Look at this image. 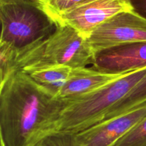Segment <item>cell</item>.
<instances>
[{
    "mask_svg": "<svg viewBox=\"0 0 146 146\" xmlns=\"http://www.w3.org/2000/svg\"><path fill=\"white\" fill-rule=\"evenodd\" d=\"M113 146H146V117Z\"/></svg>",
    "mask_w": 146,
    "mask_h": 146,
    "instance_id": "cell-13",
    "label": "cell"
},
{
    "mask_svg": "<svg viewBox=\"0 0 146 146\" xmlns=\"http://www.w3.org/2000/svg\"><path fill=\"white\" fill-rule=\"evenodd\" d=\"M94 56L105 50L146 41V18L134 11H123L97 27L88 37Z\"/></svg>",
    "mask_w": 146,
    "mask_h": 146,
    "instance_id": "cell-5",
    "label": "cell"
},
{
    "mask_svg": "<svg viewBox=\"0 0 146 146\" xmlns=\"http://www.w3.org/2000/svg\"><path fill=\"white\" fill-rule=\"evenodd\" d=\"M133 11L128 0H88L61 14L57 25H67L88 39L98 27L123 11Z\"/></svg>",
    "mask_w": 146,
    "mask_h": 146,
    "instance_id": "cell-6",
    "label": "cell"
},
{
    "mask_svg": "<svg viewBox=\"0 0 146 146\" xmlns=\"http://www.w3.org/2000/svg\"><path fill=\"white\" fill-rule=\"evenodd\" d=\"M73 68L64 65L49 66L25 72L37 84L54 94L56 98L67 80Z\"/></svg>",
    "mask_w": 146,
    "mask_h": 146,
    "instance_id": "cell-10",
    "label": "cell"
},
{
    "mask_svg": "<svg viewBox=\"0 0 146 146\" xmlns=\"http://www.w3.org/2000/svg\"><path fill=\"white\" fill-rule=\"evenodd\" d=\"M145 76L146 67L128 73L94 92L61 101L62 107L44 136L54 133L76 134L98 123Z\"/></svg>",
    "mask_w": 146,
    "mask_h": 146,
    "instance_id": "cell-2",
    "label": "cell"
},
{
    "mask_svg": "<svg viewBox=\"0 0 146 146\" xmlns=\"http://www.w3.org/2000/svg\"><path fill=\"white\" fill-rule=\"evenodd\" d=\"M146 67V41L113 47L94 56L92 68L108 74H127Z\"/></svg>",
    "mask_w": 146,
    "mask_h": 146,
    "instance_id": "cell-8",
    "label": "cell"
},
{
    "mask_svg": "<svg viewBox=\"0 0 146 146\" xmlns=\"http://www.w3.org/2000/svg\"><path fill=\"white\" fill-rule=\"evenodd\" d=\"M86 1L88 0H45L42 4L47 14L57 24L61 14Z\"/></svg>",
    "mask_w": 146,
    "mask_h": 146,
    "instance_id": "cell-14",
    "label": "cell"
},
{
    "mask_svg": "<svg viewBox=\"0 0 146 146\" xmlns=\"http://www.w3.org/2000/svg\"><path fill=\"white\" fill-rule=\"evenodd\" d=\"M35 1H41V3H43L44 2V1H45V0H35Z\"/></svg>",
    "mask_w": 146,
    "mask_h": 146,
    "instance_id": "cell-17",
    "label": "cell"
},
{
    "mask_svg": "<svg viewBox=\"0 0 146 146\" xmlns=\"http://www.w3.org/2000/svg\"><path fill=\"white\" fill-rule=\"evenodd\" d=\"M145 104H146V76L120 102L110 110L104 120L127 113Z\"/></svg>",
    "mask_w": 146,
    "mask_h": 146,
    "instance_id": "cell-11",
    "label": "cell"
},
{
    "mask_svg": "<svg viewBox=\"0 0 146 146\" xmlns=\"http://www.w3.org/2000/svg\"><path fill=\"white\" fill-rule=\"evenodd\" d=\"M127 74H108L87 67L74 68L56 98L64 101L73 100L100 89Z\"/></svg>",
    "mask_w": 146,
    "mask_h": 146,
    "instance_id": "cell-9",
    "label": "cell"
},
{
    "mask_svg": "<svg viewBox=\"0 0 146 146\" xmlns=\"http://www.w3.org/2000/svg\"><path fill=\"white\" fill-rule=\"evenodd\" d=\"M62 107L61 100L21 71L0 85L3 146H32L45 135Z\"/></svg>",
    "mask_w": 146,
    "mask_h": 146,
    "instance_id": "cell-1",
    "label": "cell"
},
{
    "mask_svg": "<svg viewBox=\"0 0 146 146\" xmlns=\"http://www.w3.org/2000/svg\"><path fill=\"white\" fill-rule=\"evenodd\" d=\"M18 48L6 43H0V74L1 83L4 84L17 72L16 58Z\"/></svg>",
    "mask_w": 146,
    "mask_h": 146,
    "instance_id": "cell-12",
    "label": "cell"
},
{
    "mask_svg": "<svg viewBox=\"0 0 146 146\" xmlns=\"http://www.w3.org/2000/svg\"><path fill=\"white\" fill-rule=\"evenodd\" d=\"M0 43L18 49L47 38L58 26L35 0H0Z\"/></svg>",
    "mask_w": 146,
    "mask_h": 146,
    "instance_id": "cell-4",
    "label": "cell"
},
{
    "mask_svg": "<svg viewBox=\"0 0 146 146\" xmlns=\"http://www.w3.org/2000/svg\"><path fill=\"white\" fill-rule=\"evenodd\" d=\"M146 117V104L74 134L76 146H113Z\"/></svg>",
    "mask_w": 146,
    "mask_h": 146,
    "instance_id": "cell-7",
    "label": "cell"
},
{
    "mask_svg": "<svg viewBox=\"0 0 146 146\" xmlns=\"http://www.w3.org/2000/svg\"><path fill=\"white\" fill-rule=\"evenodd\" d=\"M133 11L146 18V0H128Z\"/></svg>",
    "mask_w": 146,
    "mask_h": 146,
    "instance_id": "cell-16",
    "label": "cell"
},
{
    "mask_svg": "<svg viewBox=\"0 0 146 146\" xmlns=\"http://www.w3.org/2000/svg\"><path fill=\"white\" fill-rule=\"evenodd\" d=\"M94 55L87 39L76 30L58 24L49 36L18 49L16 70L24 72L49 66L85 68L94 62Z\"/></svg>",
    "mask_w": 146,
    "mask_h": 146,
    "instance_id": "cell-3",
    "label": "cell"
},
{
    "mask_svg": "<svg viewBox=\"0 0 146 146\" xmlns=\"http://www.w3.org/2000/svg\"><path fill=\"white\" fill-rule=\"evenodd\" d=\"M32 146H76L74 134L54 133L43 137Z\"/></svg>",
    "mask_w": 146,
    "mask_h": 146,
    "instance_id": "cell-15",
    "label": "cell"
}]
</instances>
